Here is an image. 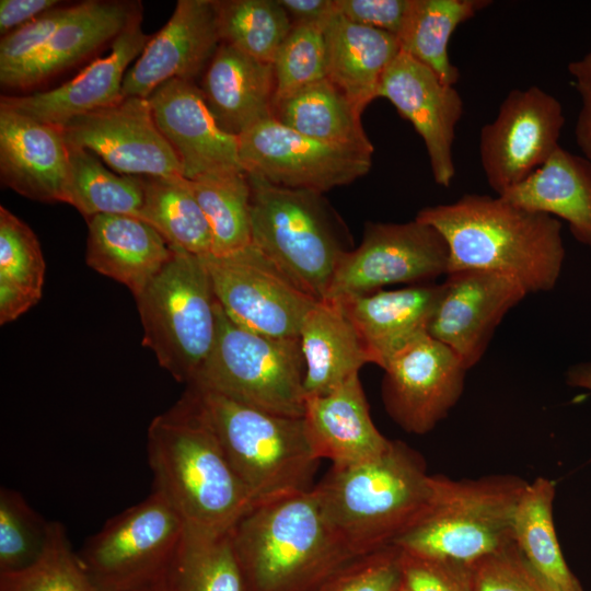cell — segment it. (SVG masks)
Returning <instances> with one entry per match:
<instances>
[{
  "mask_svg": "<svg viewBox=\"0 0 591 591\" xmlns=\"http://www.w3.org/2000/svg\"><path fill=\"white\" fill-rule=\"evenodd\" d=\"M416 220L433 227L449 248L448 274L485 270L515 278L529 293L552 290L565 246L558 219L520 208L501 196L465 194L428 206Z\"/></svg>",
  "mask_w": 591,
  "mask_h": 591,
  "instance_id": "obj_1",
  "label": "cell"
},
{
  "mask_svg": "<svg viewBox=\"0 0 591 591\" xmlns=\"http://www.w3.org/2000/svg\"><path fill=\"white\" fill-rule=\"evenodd\" d=\"M154 483L186 528L225 533L255 506L192 387L148 429Z\"/></svg>",
  "mask_w": 591,
  "mask_h": 591,
  "instance_id": "obj_2",
  "label": "cell"
},
{
  "mask_svg": "<svg viewBox=\"0 0 591 591\" xmlns=\"http://www.w3.org/2000/svg\"><path fill=\"white\" fill-rule=\"evenodd\" d=\"M313 489L336 536L359 556L393 545L425 515L433 475L420 453L391 440L372 460L332 465Z\"/></svg>",
  "mask_w": 591,
  "mask_h": 591,
  "instance_id": "obj_3",
  "label": "cell"
},
{
  "mask_svg": "<svg viewBox=\"0 0 591 591\" xmlns=\"http://www.w3.org/2000/svg\"><path fill=\"white\" fill-rule=\"evenodd\" d=\"M230 533L250 591H309L356 557L329 526L313 487L255 505Z\"/></svg>",
  "mask_w": 591,
  "mask_h": 591,
  "instance_id": "obj_4",
  "label": "cell"
},
{
  "mask_svg": "<svg viewBox=\"0 0 591 591\" xmlns=\"http://www.w3.org/2000/svg\"><path fill=\"white\" fill-rule=\"evenodd\" d=\"M530 482L512 474L453 479L433 475L425 515L394 546L471 565L514 543V522Z\"/></svg>",
  "mask_w": 591,
  "mask_h": 591,
  "instance_id": "obj_5",
  "label": "cell"
},
{
  "mask_svg": "<svg viewBox=\"0 0 591 591\" xmlns=\"http://www.w3.org/2000/svg\"><path fill=\"white\" fill-rule=\"evenodd\" d=\"M255 505L311 489L320 459L303 417L273 414L189 384Z\"/></svg>",
  "mask_w": 591,
  "mask_h": 591,
  "instance_id": "obj_6",
  "label": "cell"
},
{
  "mask_svg": "<svg viewBox=\"0 0 591 591\" xmlns=\"http://www.w3.org/2000/svg\"><path fill=\"white\" fill-rule=\"evenodd\" d=\"M246 174L252 244L304 293L324 300L337 264L348 251L339 218L322 193Z\"/></svg>",
  "mask_w": 591,
  "mask_h": 591,
  "instance_id": "obj_7",
  "label": "cell"
},
{
  "mask_svg": "<svg viewBox=\"0 0 591 591\" xmlns=\"http://www.w3.org/2000/svg\"><path fill=\"white\" fill-rule=\"evenodd\" d=\"M135 299L143 346L177 382L190 384L211 352L218 326V300L202 257L173 248Z\"/></svg>",
  "mask_w": 591,
  "mask_h": 591,
  "instance_id": "obj_8",
  "label": "cell"
},
{
  "mask_svg": "<svg viewBox=\"0 0 591 591\" xmlns=\"http://www.w3.org/2000/svg\"><path fill=\"white\" fill-rule=\"evenodd\" d=\"M304 372L299 337L247 331L232 322L218 302L216 340L190 384L273 414L303 417Z\"/></svg>",
  "mask_w": 591,
  "mask_h": 591,
  "instance_id": "obj_9",
  "label": "cell"
},
{
  "mask_svg": "<svg viewBox=\"0 0 591 591\" xmlns=\"http://www.w3.org/2000/svg\"><path fill=\"white\" fill-rule=\"evenodd\" d=\"M185 524L155 491L107 520L78 554L100 591H123L163 579Z\"/></svg>",
  "mask_w": 591,
  "mask_h": 591,
  "instance_id": "obj_10",
  "label": "cell"
},
{
  "mask_svg": "<svg viewBox=\"0 0 591 591\" xmlns=\"http://www.w3.org/2000/svg\"><path fill=\"white\" fill-rule=\"evenodd\" d=\"M448 268V244L433 227L416 219L367 222L360 244L341 255L324 300L339 301L395 283H429L447 276Z\"/></svg>",
  "mask_w": 591,
  "mask_h": 591,
  "instance_id": "obj_11",
  "label": "cell"
},
{
  "mask_svg": "<svg viewBox=\"0 0 591 591\" xmlns=\"http://www.w3.org/2000/svg\"><path fill=\"white\" fill-rule=\"evenodd\" d=\"M216 298L236 325L271 337H299L316 300L289 280L252 243L225 255L201 256Z\"/></svg>",
  "mask_w": 591,
  "mask_h": 591,
  "instance_id": "obj_12",
  "label": "cell"
},
{
  "mask_svg": "<svg viewBox=\"0 0 591 591\" xmlns=\"http://www.w3.org/2000/svg\"><path fill=\"white\" fill-rule=\"evenodd\" d=\"M564 125L553 94L537 85L511 90L479 131L480 165L491 189L502 195L541 167L560 147Z\"/></svg>",
  "mask_w": 591,
  "mask_h": 591,
  "instance_id": "obj_13",
  "label": "cell"
},
{
  "mask_svg": "<svg viewBox=\"0 0 591 591\" xmlns=\"http://www.w3.org/2000/svg\"><path fill=\"white\" fill-rule=\"evenodd\" d=\"M244 171L288 187L318 193L350 184L372 166V154L303 136L274 117L239 137Z\"/></svg>",
  "mask_w": 591,
  "mask_h": 591,
  "instance_id": "obj_14",
  "label": "cell"
},
{
  "mask_svg": "<svg viewBox=\"0 0 591 591\" xmlns=\"http://www.w3.org/2000/svg\"><path fill=\"white\" fill-rule=\"evenodd\" d=\"M381 396L391 419L414 434L430 432L459 402L467 369L444 344L426 334L385 366Z\"/></svg>",
  "mask_w": 591,
  "mask_h": 591,
  "instance_id": "obj_15",
  "label": "cell"
},
{
  "mask_svg": "<svg viewBox=\"0 0 591 591\" xmlns=\"http://www.w3.org/2000/svg\"><path fill=\"white\" fill-rule=\"evenodd\" d=\"M61 127L69 144L91 151L118 174L183 176L178 159L159 130L146 97H123Z\"/></svg>",
  "mask_w": 591,
  "mask_h": 591,
  "instance_id": "obj_16",
  "label": "cell"
},
{
  "mask_svg": "<svg viewBox=\"0 0 591 591\" xmlns=\"http://www.w3.org/2000/svg\"><path fill=\"white\" fill-rule=\"evenodd\" d=\"M529 294L515 278L485 270L447 275L428 334L468 370L483 358L506 314Z\"/></svg>",
  "mask_w": 591,
  "mask_h": 591,
  "instance_id": "obj_17",
  "label": "cell"
},
{
  "mask_svg": "<svg viewBox=\"0 0 591 591\" xmlns=\"http://www.w3.org/2000/svg\"><path fill=\"white\" fill-rule=\"evenodd\" d=\"M378 97L389 100L421 137L434 182L449 187L455 177L453 142L464 113L454 85L431 69L399 51L382 76Z\"/></svg>",
  "mask_w": 591,
  "mask_h": 591,
  "instance_id": "obj_18",
  "label": "cell"
},
{
  "mask_svg": "<svg viewBox=\"0 0 591 591\" xmlns=\"http://www.w3.org/2000/svg\"><path fill=\"white\" fill-rule=\"evenodd\" d=\"M148 100L159 130L178 159L183 177L245 172L237 137L218 126L196 82L169 80Z\"/></svg>",
  "mask_w": 591,
  "mask_h": 591,
  "instance_id": "obj_19",
  "label": "cell"
},
{
  "mask_svg": "<svg viewBox=\"0 0 591 591\" xmlns=\"http://www.w3.org/2000/svg\"><path fill=\"white\" fill-rule=\"evenodd\" d=\"M220 44L215 0H178L166 24L127 70L123 97L148 99L172 79L196 82Z\"/></svg>",
  "mask_w": 591,
  "mask_h": 591,
  "instance_id": "obj_20",
  "label": "cell"
},
{
  "mask_svg": "<svg viewBox=\"0 0 591 591\" xmlns=\"http://www.w3.org/2000/svg\"><path fill=\"white\" fill-rule=\"evenodd\" d=\"M141 22L142 10L111 43L106 57L94 59L71 80L44 92L2 95L0 105L39 121L62 126L78 116L119 102L127 68L150 39Z\"/></svg>",
  "mask_w": 591,
  "mask_h": 591,
  "instance_id": "obj_21",
  "label": "cell"
},
{
  "mask_svg": "<svg viewBox=\"0 0 591 591\" xmlns=\"http://www.w3.org/2000/svg\"><path fill=\"white\" fill-rule=\"evenodd\" d=\"M69 148L61 126L0 105L1 183L38 201H62Z\"/></svg>",
  "mask_w": 591,
  "mask_h": 591,
  "instance_id": "obj_22",
  "label": "cell"
},
{
  "mask_svg": "<svg viewBox=\"0 0 591 591\" xmlns=\"http://www.w3.org/2000/svg\"><path fill=\"white\" fill-rule=\"evenodd\" d=\"M441 293L442 283L429 282L336 302L354 325L371 363L384 369L397 352L428 334Z\"/></svg>",
  "mask_w": 591,
  "mask_h": 591,
  "instance_id": "obj_23",
  "label": "cell"
},
{
  "mask_svg": "<svg viewBox=\"0 0 591 591\" xmlns=\"http://www.w3.org/2000/svg\"><path fill=\"white\" fill-rule=\"evenodd\" d=\"M303 418L316 456L332 465L367 462L391 443L371 419L359 374L328 394L306 397Z\"/></svg>",
  "mask_w": 591,
  "mask_h": 591,
  "instance_id": "obj_24",
  "label": "cell"
},
{
  "mask_svg": "<svg viewBox=\"0 0 591 591\" xmlns=\"http://www.w3.org/2000/svg\"><path fill=\"white\" fill-rule=\"evenodd\" d=\"M218 126L239 137L273 117L276 82L271 63L259 61L221 43L199 85Z\"/></svg>",
  "mask_w": 591,
  "mask_h": 591,
  "instance_id": "obj_25",
  "label": "cell"
},
{
  "mask_svg": "<svg viewBox=\"0 0 591 591\" xmlns=\"http://www.w3.org/2000/svg\"><path fill=\"white\" fill-rule=\"evenodd\" d=\"M140 2L89 0L76 3L44 49L1 85L31 90L105 46L140 11Z\"/></svg>",
  "mask_w": 591,
  "mask_h": 591,
  "instance_id": "obj_26",
  "label": "cell"
},
{
  "mask_svg": "<svg viewBox=\"0 0 591 591\" xmlns=\"http://www.w3.org/2000/svg\"><path fill=\"white\" fill-rule=\"evenodd\" d=\"M88 220L86 264L126 286L134 297L171 259L173 248L146 221L126 215H97Z\"/></svg>",
  "mask_w": 591,
  "mask_h": 591,
  "instance_id": "obj_27",
  "label": "cell"
},
{
  "mask_svg": "<svg viewBox=\"0 0 591 591\" xmlns=\"http://www.w3.org/2000/svg\"><path fill=\"white\" fill-rule=\"evenodd\" d=\"M325 40L326 79L362 114L378 99L382 76L401 51L397 37L336 12L325 24Z\"/></svg>",
  "mask_w": 591,
  "mask_h": 591,
  "instance_id": "obj_28",
  "label": "cell"
},
{
  "mask_svg": "<svg viewBox=\"0 0 591 591\" xmlns=\"http://www.w3.org/2000/svg\"><path fill=\"white\" fill-rule=\"evenodd\" d=\"M529 211L560 218L591 248V164L561 146L524 181L502 195Z\"/></svg>",
  "mask_w": 591,
  "mask_h": 591,
  "instance_id": "obj_29",
  "label": "cell"
},
{
  "mask_svg": "<svg viewBox=\"0 0 591 591\" xmlns=\"http://www.w3.org/2000/svg\"><path fill=\"white\" fill-rule=\"evenodd\" d=\"M299 339L306 397L331 393L371 363L358 333L336 301L315 302L302 323Z\"/></svg>",
  "mask_w": 591,
  "mask_h": 591,
  "instance_id": "obj_30",
  "label": "cell"
},
{
  "mask_svg": "<svg viewBox=\"0 0 591 591\" xmlns=\"http://www.w3.org/2000/svg\"><path fill=\"white\" fill-rule=\"evenodd\" d=\"M273 117L309 138L374 152L361 124V113L326 78L276 102Z\"/></svg>",
  "mask_w": 591,
  "mask_h": 591,
  "instance_id": "obj_31",
  "label": "cell"
},
{
  "mask_svg": "<svg viewBox=\"0 0 591 591\" xmlns=\"http://www.w3.org/2000/svg\"><path fill=\"white\" fill-rule=\"evenodd\" d=\"M556 482L543 476L529 483L514 522V543L548 591H584L561 552L553 515Z\"/></svg>",
  "mask_w": 591,
  "mask_h": 591,
  "instance_id": "obj_32",
  "label": "cell"
},
{
  "mask_svg": "<svg viewBox=\"0 0 591 591\" xmlns=\"http://www.w3.org/2000/svg\"><path fill=\"white\" fill-rule=\"evenodd\" d=\"M491 3L490 0H409L397 35L401 51L427 66L444 83L454 85L460 71L450 60V38L459 25Z\"/></svg>",
  "mask_w": 591,
  "mask_h": 591,
  "instance_id": "obj_33",
  "label": "cell"
},
{
  "mask_svg": "<svg viewBox=\"0 0 591 591\" xmlns=\"http://www.w3.org/2000/svg\"><path fill=\"white\" fill-rule=\"evenodd\" d=\"M230 531L206 533L185 526L162 579L165 590L250 591Z\"/></svg>",
  "mask_w": 591,
  "mask_h": 591,
  "instance_id": "obj_34",
  "label": "cell"
},
{
  "mask_svg": "<svg viewBox=\"0 0 591 591\" xmlns=\"http://www.w3.org/2000/svg\"><path fill=\"white\" fill-rule=\"evenodd\" d=\"M45 260L32 229L0 207V324L14 321L42 298Z\"/></svg>",
  "mask_w": 591,
  "mask_h": 591,
  "instance_id": "obj_35",
  "label": "cell"
},
{
  "mask_svg": "<svg viewBox=\"0 0 591 591\" xmlns=\"http://www.w3.org/2000/svg\"><path fill=\"white\" fill-rule=\"evenodd\" d=\"M68 148L69 166L62 202L77 208L86 219L97 215H126L141 219V176L113 173L91 151L69 143Z\"/></svg>",
  "mask_w": 591,
  "mask_h": 591,
  "instance_id": "obj_36",
  "label": "cell"
},
{
  "mask_svg": "<svg viewBox=\"0 0 591 591\" xmlns=\"http://www.w3.org/2000/svg\"><path fill=\"white\" fill-rule=\"evenodd\" d=\"M141 220L152 225L173 248L197 256L211 254L209 223L189 186L188 179L142 177Z\"/></svg>",
  "mask_w": 591,
  "mask_h": 591,
  "instance_id": "obj_37",
  "label": "cell"
},
{
  "mask_svg": "<svg viewBox=\"0 0 591 591\" xmlns=\"http://www.w3.org/2000/svg\"><path fill=\"white\" fill-rule=\"evenodd\" d=\"M209 223L213 255H225L248 246L251 234V187L246 172L188 179Z\"/></svg>",
  "mask_w": 591,
  "mask_h": 591,
  "instance_id": "obj_38",
  "label": "cell"
},
{
  "mask_svg": "<svg viewBox=\"0 0 591 591\" xmlns=\"http://www.w3.org/2000/svg\"><path fill=\"white\" fill-rule=\"evenodd\" d=\"M221 43L271 63L292 28L279 0H215Z\"/></svg>",
  "mask_w": 591,
  "mask_h": 591,
  "instance_id": "obj_39",
  "label": "cell"
},
{
  "mask_svg": "<svg viewBox=\"0 0 591 591\" xmlns=\"http://www.w3.org/2000/svg\"><path fill=\"white\" fill-rule=\"evenodd\" d=\"M0 591H100L70 547L65 526L51 521L47 546L28 568L0 573Z\"/></svg>",
  "mask_w": 591,
  "mask_h": 591,
  "instance_id": "obj_40",
  "label": "cell"
},
{
  "mask_svg": "<svg viewBox=\"0 0 591 591\" xmlns=\"http://www.w3.org/2000/svg\"><path fill=\"white\" fill-rule=\"evenodd\" d=\"M47 522L19 491L0 489V573L24 570L43 555L49 538Z\"/></svg>",
  "mask_w": 591,
  "mask_h": 591,
  "instance_id": "obj_41",
  "label": "cell"
},
{
  "mask_svg": "<svg viewBox=\"0 0 591 591\" xmlns=\"http://www.w3.org/2000/svg\"><path fill=\"white\" fill-rule=\"evenodd\" d=\"M325 24L292 25L273 62L275 103L326 78Z\"/></svg>",
  "mask_w": 591,
  "mask_h": 591,
  "instance_id": "obj_42",
  "label": "cell"
},
{
  "mask_svg": "<svg viewBox=\"0 0 591 591\" xmlns=\"http://www.w3.org/2000/svg\"><path fill=\"white\" fill-rule=\"evenodd\" d=\"M402 583L401 551L390 545L352 557L309 591H398Z\"/></svg>",
  "mask_w": 591,
  "mask_h": 591,
  "instance_id": "obj_43",
  "label": "cell"
},
{
  "mask_svg": "<svg viewBox=\"0 0 591 591\" xmlns=\"http://www.w3.org/2000/svg\"><path fill=\"white\" fill-rule=\"evenodd\" d=\"M74 4L63 2L1 37L0 83L22 70L44 49Z\"/></svg>",
  "mask_w": 591,
  "mask_h": 591,
  "instance_id": "obj_44",
  "label": "cell"
},
{
  "mask_svg": "<svg viewBox=\"0 0 591 591\" xmlns=\"http://www.w3.org/2000/svg\"><path fill=\"white\" fill-rule=\"evenodd\" d=\"M468 566L473 591H548L515 543Z\"/></svg>",
  "mask_w": 591,
  "mask_h": 591,
  "instance_id": "obj_45",
  "label": "cell"
},
{
  "mask_svg": "<svg viewBox=\"0 0 591 591\" xmlns=\"http://www.w3.org/2000/svg\"><path fill=\"white\" fill-rule=\"evenodd\" d=\"M401 567L409 591H473L466 564L401 551Z\"/></svg>",
  "mask_w": 591,
  "mask_h": 591,
  "instance_id": "obj_46",
  "label": "cell"
},
{
  "mask_svg": "<svg viewBox=\"0 0 591 591\" xmlns=\"http://www.w3.org/2000/svg\"><path fill=\"white\" fill-rule=\"evenodd\" d=\"M335 5L348 21L397 37L409 0H335Z\"/></svg>",
  "mask_w": 591,
  "mask_h": 591,
  "instance_id": "obj_47",
  "label": "cell"
},
{
  "mask_svg": "<svg viewBox=\"0 0 591 591\" xmlns=\"http://www.w3.org/2000/svg\"><path fill=\"white\" fill-rule=\"evenodd\" d=\"M62 3L58 0H1V37Z\"/></svg>",
  "mask_w": 591,
  "mask_h": 591,
  "instance_id": "obj_48",
  "label": "cell"
},
{
  "mask_svg": "<svg viewBox=\"0 0 591 591\" xmlns=\"http://www.w3.org/2000/svg\"><path fill=\"white\" fill-rule=\"evenodd\" d=\"M292 25L325 23L337 11L335 0H279Z\"/></svg>",
  "mask_w": 591,
  "mask_h": 591,
  "instance_id": "obj_49",
  "label": "cell"
},
{
  "mask_svg": "<svg viewBox=\"0 0 591 591\" xmlns=\"http://www.w3.org/2000/svg\"><path fill=\"white\" fill-rule=\"evenodd\" d=\"M580 109L575 124V140L582 157L591 164V85L575 82Z\"/></svg>",
  "mask_w": 591,
  "mask_h": 591,
  "instance_id": "obj_50",
  "label": "cell"
},
{
  "mask_svg": "<svg viewBox=\"0 0 591 591\" xmlns=\"http://www.w3.org/2000/svg\"><path fill=\"white\" fill-rule=\"evenodd\" d=\"M566 383L591 392V360L571 366L566 372Z\"/></svg>",
  "mask_w": 591,
  "mask_h": 591,
  "instance_id": "obj_51",
  "label": "cell"
},
{
  "mask_svg": "<svg viewBox=\"0 0 591 591\" xmlns=\"http://www.w3.org/2000/svg\"><path fill=\"white\" fill-rule=\"evenodd\" d=\"M568 71L575 82L591 85V48L580 58L569 62Z\"/></svg>",
  "mask_w": 591,
  "mask_h": 591,
  "instance_id": "obj_52",
  "label": "cell"
},
{
  "mask_svg": "<svg viewBox=\"0 0 591 591\" xmlns=\"http://www.w3.org/2000/svg\"><path fill=\"white\" fill-rule=\"evenodd\" d=\"M123 591H166V590H165L163 580H159L155 582H151L148 584H143L140 587H136V588H131V589L123 590Z\"/></svg>",
  "mask_w": 591,
  "mask_h": 591,
  "instance_id": "obj_53",
  "label": "cell"
},
{
  "mask_svg": "<svg viewBox=\"0 0 591 591\" xmlns=\"http://www.w3.org/2000/svg\"><path fill=\"white\" fill-rule=\"evenodd\" d=\"M398 591H409L404 583H402V587L399 588Z\"/></svg>",
  "mask_w": 591,
  "mask_h": 591,
  "instance_id": "obj_54",
  "label": "cell"
}]
</instances>
